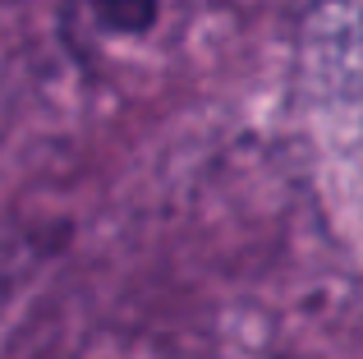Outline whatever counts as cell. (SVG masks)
I'll use <instances>...</instances> for the list:
<instances>
[{"label": "cell", "instance_id": "cell-1", "mask_svg": "<svg viewBox=\"0 0 363 359\" xmlns=\"http://www.w3.org/2000/svg\"><path fill=\"white\" fill-rule=\"evenodd\" d=\"M92 5L111 33H143L157 14V0H92Z\"/></svg>", "mask_w": 363, "mask_h": 359}]
</instances>
